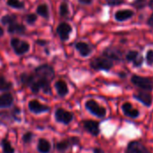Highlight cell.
<instances>
[{
	"mask_svg": "<svg viewBox=\"0 0 153 153\" xmlns=\"http://www.w3.org/2000/svg\"><path fill=\"white\" fill-rule=\"evenodd\" d=\"M12 87H13V84L10 82L6 81L3 75H0V91H7L11 90Z\"/></svg>",
	"mask_w": 153,
	"mask_h": 153,
	"instance_id": "603a6c76",
	"label": "cell"
},
{
	"mask_svg": "<svg viewBox=\"0 0 153 153\" xmlns=\"http://www.w3.org/2000/svg\"><path fill=\"white\" fill-rule=\"evenodd\" d=\"M134 98L136 99L138 101L142 102L146 107H151L152 103V97L147 91H139L134 95Z\"/></svg>",
	"mask_w": 153,
	"mask_h": 153,
	"instance_id": "4fadbf2b",
	"label": "cell"
},
{
	"mask_svg": "<svg viewBox=\"0 0 153 153\" xmlns=\"http://www.w3.org/2000/svg\"><path fill=\"white\" fill-rule=\"evenodd\" d=\"M72 146H74V145H73V143H72V140L70 137L68 139H64V140H61L58 143H56V149L59 152H65Z\"/></svg>",
	"mask_w": 153,
	"mask_h": 153,
	"instance_id": "d6986e66",
	"label": "cell"
},
{
	"mask_svg": "<svg viewBox=\"0 0 153 153\" xmlns=\"http://www.w3.org/2000/svg\"><path fill=\"white\" fill-rule=\"evenodd\" d=\"M91 66L95 70L109 71L113 66V63L109 58L106 56H99L93 58L91 61Z\"/></svg>",
	"mask_w": 153,
	"mask_h": 153,
	"instance_id": "3957f363",
	"label": "cell"
},
{
	"mask_svg": "<svg viewBox=\"0 0 153 153\" xmlns=\"http://www.w3.org/2000/svg\"><path fill=\"white\" fill-rule=\"evenodd\" d=\"M131 82L133 84H134L138 88H140L143 91H150L153 89L152 80L148 77L133 75L131 78Z\"/></svg>",
	"mask_w": 153,
	"mask_h": 153,
	"instance_id": "5b68a950",
	"label": "cell"
},
{
	"mask_svg": "<svg viewBox=\"0 0 153 153\" xmlns=\"http://www.w3.org/2000/svg\"><path fill=\"white\" fill-rule=\"evenodd\" d=\"M25 26L20 23H17L16 22L10 24L8 26V31L10 33H16V34H22L25 32Z\"/></svg>",
	"mask_w": 153,
	"mask_h": 153,
	"instance_id": "44dd1931",
	"label": "cell"
},
{
	"mask_svg": "<svg viewBox=\"0 0 153 153\" xmlns=\"http://www.w3.org/2000/svg\"><path fill=\"white\" fill-rule=\"evenodd\" d=\"M79 1L82 4H91V0H79Z\"/></svg>",
	"mask_w": 153,
	"mask_h": 153,
	"instance_id": "e575fe53",
	"label": "cell"
},
{
	"mask_svg": "<svg viewBox=\"0 0 153 153\" xmlns=\"http://www.w3.org/2000/svg\"><path fill=\"white\" fill-rule=\"evenodd\" d=\"M126 58L127 59V61L132 62L135 67H140V66H142L143 62V56H142L141 55H139V53H138L137 51H134V50L129 51V52L126 54Z\"/></svg>",
	"mask_w": 153,
	"mask_h": 153,
	"instance_id": "7c38bea8",
	"label": "cell"
},
{
	"mask_svg": "<svg viewBox=\"0 0 153 153\" xmlns=\"http://www.w3.org/2000/svg\"><path fill=\"white\" fill-rule=\"evenodd\" d=\"M55 76V71L52 66L48 65H41L38 66L32 74V82L30 88L33 93H38L43 91L44 93L49 94L51 92L50 82Z\"/></svg>",
	"mask_w": 153,
	"mask_h": 153,
	"instance_id": "6da1fadb",
	"label": "cell"
},
{
	"mask_svg": "<svg viewBox=\"0 0 153 153\" xmlns=\"http://www.w3.org/2000/svg\"><path fill=\"white\" fill-rule=\"evenodd\" d=\"M126 153H152L141 142L134 141L131 142L127 148Z\"/></svg>",
	"mask_w": 153,
	"mask_h": 153,
	"instance_id": "ba28073f",
	"label": "cell"
},
{
	"mask_svg": "<svg viewBox=\"0 0 153 153\" xmlns=\"http://www.w3.org/2000/svg\"><path fill=\"white\" fill-rule=\"evenodd\" d=\"M55 88L56 90V93L60 98H65L68 92H69V89L68 86L66 84V82L63 80H59L56 82L55 84Z\"/></svg>",
	"mask_w": 153,
	"mask_h": 153,
	"instance_id": "9a60e30c",
	"label": "cell"
},
{
	"mask_svg": "<svg viewBox=\"0 0 153 153\" xmlns=\"http://www.w3.org/2000/svg\"><path fill=\"white\" fill-rule=\"evenodd\" d=\"M13 103V97L11 93H4L0 95V108H10Z\"/></svg>",
	"mask_w": 153,
	"mask_h": 153,
	"instance_id": "ac0fdd59",
	"label": "cell"
},
{
	"mask_svg": "<svg viewBox=\"0 0 153 153\" xmlns=\"http://www.w3.org/2000/svg\"><path fill=\"white\" fill-rule=\"evenodd\" d=\"M15 21H16V16H15V15H12V14L4 15V16H3L2 19H1L2 23H3V24H5V25H6V24L10 25V24L15 22Z\"/></svg>",
	"mask_w": 153,
	"mask_h": 153,
	"instance_id": "d4e9b609",
	"label": "cell"
},
{
	"mask_svg": "<svg viewBox=\"0 0 153 153\" xmlns=\"http://www.w3.org/2000/svg\"><path fill=\"white\" fill-rule=\"evenodd\" d=\"M134 13L132 10H129V9L120 10L115 13V19L117 22H124V21H126V20L132 18L134 16Z\"/></svg>",
	"mask_w": 153,
	"mask_h": 153,
	"instance_id": "e0dca14e",
	"label": "cell"
},
{
	"mask_svg": "<svg viewBox=\"0 0 153 153\" xmlns=\"http://www.w3.org/2000/svg\"><path fill=\"white\" fill-rule=\"evenodd\" d=\"M72 32V27L70 24L66 22L60 23L56 28V33L59 35L62 40H67L69 39V35Z\"/></svg>",
	"mask_w": 153,
	"mask_h": 153,
	"instance_id": "30bf717a",
	"label": "cell"
},
{
	"mask_svg": "<svg viewBox=\"0 0 153 153\" xmlns=\"http://www.w3.org/2000/svg\"><path fill=\"white\" fill-rule=\"evenodd\" d=\"M146 63L149 65H153V49L148 50L146 53Z\"/></svg>",
	"mask_w": 153,
	"mask_h": 153,
	"instance_id": "f1b7e54d",
	"label": "cell"
},
{
	"mask_svg": "<svg viewBox=\"0 0 153 153\" xmlns=\"http://www.w3.org/2000/svg\"><path fill=\"white\" fill-rule=\"evenodd\" d=\"M122 110L124 114L130 118H137L140 115V112L138 111V109L134 108L132 106V104L129 102H126L122 105Z\"/></svg>",
	"mask_w": 153,
	"mask_h": 153,
	"instance_id": "5bb4252c",
	"label": "cell"
},
{
	"mask_svg": "<svg viewBox=\"0 0 153 153\" xmlns=\"http://www.w3.org/2000/svg\"><path fill=\"white\" fill-rule=\"evenodd\" d=\"M37 21V15L36 13H29L26 16V22L29 24H33Z\"/></svg>",
	"mask_w": 153,
	"mask_h": 153,
	"instance_id": "4dcf8cb0",
	"label": "cell"
},
{
	"mask_svg": "<svg viewBox=\"0 0 153 153\" xmlns=\"http://www.w3.org/2000/svg\"><path fill=\"white\" fill-rule=\"evenodd\" d=\"M93 153H105L104 151L100 148H94L93 149Z\"/></svg>",
	"mask_w": 153,
	"mask_h": 153,
	"instance_id": "836d02e7",
	"label": "cell"
},
{
	"mask_svg": "<svg viewBox=\"0 0 153 153\" xmlns=\"http://www.w3.org/2000/svg\"><path fill=\"white\" fill-rule=\"evenodd\" d=\"M104 56L109 58L110 60H121L123 58V53L120 49L117 48H108L103 51Z\"/></svg>",
	"mask_w": 153,
	"mask_h": 153,
	"instance_id": "8fae6325",
	"label": "cell"
},
{
	"mask_svg": "<svg viewBox=\"0 0 153 153\" xmlns=\"http://www.w3.org/2000/svg\"><path fill=\"white\" fill-rule=\"evenodd\" d=\"M11 46L17 55H23L30 49V45L26 41L13 38L11 39Z\"/></svg>",
	"mask_w": 153,
	"mask_h": 153,
	"instance_id": "52a82bcc",
	"label": "cell"
},
{
	"mask_svg": "<svg viewBox=\"0 0 153 153\" xmlns=\"http://www.w3.org/2000/svg\"><path fill=\"white\" fill-rule=\"evenodd\" d=\"M149 6H150L152 9H153V0H151V1L149 2Z\"/></svg>",
	"mask_w": 153,
	"mask_h": 153,
	"instance_id": "8d00e7d4",
	"label": "cell"
},
{
	"mask_svg": "<svg viewBox=\"0 0 153 153\" xmlns=\"http://www.w3.org/2000/svg\"><path fill=\"white\" fill-rule=\"evenodd\" d=\"M33 137H34V134H32V132H26V133L22 135V140L23 143L28 144V143H31V141H32Z\"/></svg>",
	"mask_w": 153,
	"mask_h": 153,
	"instance_id": "4316f807",
	"label": "cell"
},
{
	"mask_svg": "<svg viewBox=\"0 0 153 153\" xmlns=\"http://www.w3.org/2000/svg\"><path fill=\"white\" fill-rule=\"evenodd\" d=\"M69 13V9H68V5L66 3H62L60 5V15L61 16H67Z\"/></svg>",
	"mask_w": 153,
	"mask_h": 153,
	"instance_id": "83f0119b",
	"label": "cell"
},
{
	"mask_svg": "<svg viewBox=\"0 0 153 153\" xmlns=\"http://www.w3.org/2000/svg\"><path fill=\"white\" fill-rule=\"evenodd\" d=\"M3 34H4V30L0 27V37L3 36Z\"/></svg>",
	"mask_w": 153,
	"mask_h": 153,
	"instance_id": "74e56055",
	"label": "cell"
},
{
	"mask_svg": "<svg viewBox=\"0 0 153 153\" xmlns=\"http://www.w3.org/2000/svg\"><path fill=\"white\" fill-rule=\"evenodd\" d=\"M37 43L39 44V45H45L46 41H44V40H37Z\"/></svg>",
	"mask_w": 153,
	"mask_h": 153,
	"instance_id": "d590c367",
	"label": "cell"
},
{
	"mask_svg": "<svg viewBox=\"0 0 153 153\" xmlns=\"http://www.w3.org/2000/svg\"><path fill=\"white\" fill-rule=\"evenodd\" d=\"M6 4L7 5L13 7V8H17V9H22L24 7V4L21 2L20 0H7Z\"/></svg>",
	"mask_w": 153,
	"mask_h": 153,
	"instance_id": "484cf974",
	"label": "cell"
},
{
	"mask_svg": "<svg viewBox=\"0 0 153 153\" xmlns=\"http://www.w3.org/2000/svg\"><path fill=\"white\" fill-rule=\"evenodd\" d=\"M85 108L91 114H92L93 116H95L99 118H104L106 117V114H107L106 108L104 107L100 106L94 100H87L85 102Z\"/></svg>",
	"mask_w": 153,
	"mask_h": 153,
	"instance_id": "7a4b0ae2",
	"label": "cell"
},
{
	"mask_svg": "<svg viewBox=\"0 0 153 153\" xmlns=\"http://www.w3.org/2000/svg\"><path fill=\"white\" fill-rule=\"evenodd\" d=\"M28 109L33 114H43L50 110V108L45 104L40 103L38 100H31L28 102Z\"/></svg>",
	"mask_w": 153,
	"mask_h": 153,
	"instance_id": "8992f818",
	"label": "cell"
},
{
	"mask_svg": "<svg viewBox=\"0 0 153 153\" xmlns=\"http://www.w3.org/2000/svg\"><path fill=\"white\" fill-rule=\"evenodd\" d=\"M108 4L115 6V5H120L124 3V0H107Z\"/></svg>",
	"mask_w": 153,
	"mask_h": 153,
	"instance_id": "1f68e13d",
	"label": "cell"
},
{
	"mask_svg": "<svg viewBox=\"0 0 153 153\" xmlns=\"http://www.w3.org/2000/svg\"><path fill=\"white\" fill-rule=\"evenodd\" d=\"M147 23H148L151 27H152L153 28V13L151 15V17L149 18V20H148Z\"/></svg>",
	"mask_w": 153,
	"mask_h": 153,
	"instance_id": "d6a6232c",
	"label": "cell"
},
{
	"mask_svg": "<svg viewBox=\"0 0 153 153\" xmlns=\"http://www.w3.org/2000/svg\"><path fill=\"white\" fill-rule=\"evenodd\" d=\"M55 119L60 124L68 126L74 120V114L65 108H58L55 111Z\"/></svg>",
	"mask_w": 153,
	"mask_h": 153,
	"instance_id": "277c9868",
	"label": "cell"
},
{
	"mask_svg": "<svg viewBox=\"0 0 153 153\" xmlns=\"http://www.w3.org/2000/svg\"><path fill=\"white\" fill-rule=\"evenodd\" d=\"M51 143L45 138L39 139L37 143V151L39 153H49L51 152Z\"/></svg>",
	"mask_w": 153,
	"mask_h": 153,
	"instance_id": "2e32d148",
	"label": "cell"
},
{
	"mask_svg": "<svg viewBox=\"0 0 153 153\" xmlns=\"http://www.w3.org/2000/svg\"><path fill=\"white\" fill-rule=\"evenodd\" d=\"M1 147L4 153H15L14 148L12 146L10 141L7 138H4L1 141Z\"/></svg>",
	"mask_w": 153,
	"mask_h": 153,
	"instance_id": "7402d4cb",
	"label": "cell"
},
{
	"mask_svg": "<svg viewBox=\"0 0 153 153\" xmlns=\"http://www.w3.org/2000/svg\"><path fill=\"white\" fill-rule=\"evenodd\" d=\"M82 126L83 128L91 134L97 136L100 134V124L96 121L93 120H85L82 122Z\"/></svg>",
	"mask_w": 153,
	"mask_h": 153,
	"instance_id": "9c48e42d",
	"label": "cell"
},
{
	"mask_svg": "<svg viewBox=\"0 0 153 153\" xmlns=\"http://www.w3.org/2000/svg\"><path fill=\"white\" fill-rule=\"evenodd\" d=\"M133 5L137 9H143L146 5V0H135L133 3Z\"/></svg>",
	"mask_w": 153,
	"mask_h": 153,
	"instance_id": "f546056e",
	"label": "cell"
},
{
	"mask_svg": "<svg viewBox=\"0 0 153 153\" xmlns=\"http://www.w3.org/2000/svg\"><path fill=\"white\" fill-rule=\"evenodd\" d=\"M75 48L79 51V53H80V55L82 56H88L91 53V47L85 42H82V41L77 42L76 45H75Z\"/></svg>",
	"mask_w": 153,
	"mask_h": 153,
	"instance_id": "ffe728a7",
	"label": "cell"
},
{
	"mask_svg": "<svg viewBox=\"0 0 153 153\" xmlns=\"http://www.w3.org/2000/svg\"><path fill=\"white\" fill-rule=\"evenodd\" d=\"M37 13L44 18H48L49 17V13H48V7L47 4H39L37 8Z\"/></svg>",
	"mask_w": 153,
	"mask_h": 153,
	"instance_id": "cb8c5ba5",
	"label": "cell"
}]
</instances>
